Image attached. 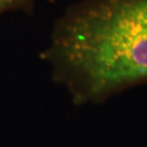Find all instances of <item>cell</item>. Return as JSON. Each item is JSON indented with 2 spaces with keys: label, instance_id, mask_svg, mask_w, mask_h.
<instances>
[{
  "label": "cell",
  "instance_id": "cell-2",
  "mask_svg": "<svg viewBox=\"0 0 147 147\" xmlns=\"http://www.w3.org/2000/svg\"><path fill=\"white\" fill-rule=\"evenodd\" d=\"M38 0H0V16L8 11L31 12Z\"/></svg>",
  "mask_w": 147,
  "mask_h": 147
},
{
  "label": "cell",
  "instance_id": "cell-1",
  "mask_svg": "<svg viewBox=\"0 0 147 147\" xmlns=\"http://www.w3.org/2000/svg\"><path fill=\"white\" fill-rule=\"evenodd\" d=\"M75 105L100 104L147 83V0H79L40 55Z\"/></svg>",
  "mask_w": 147,
  "mask_h": 147
}]
</instances>
